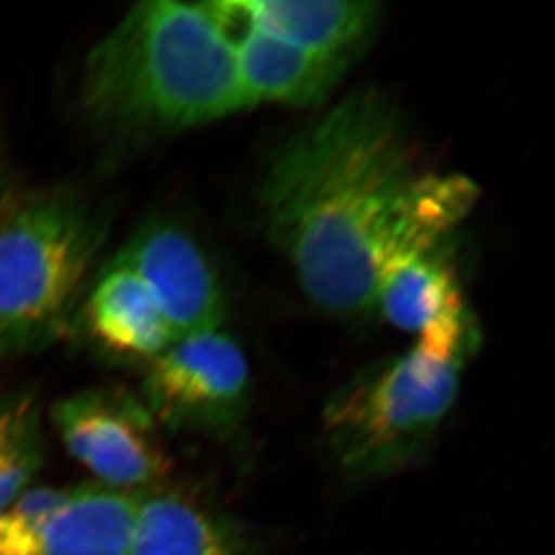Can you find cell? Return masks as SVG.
Segmentation results:
<instances>
[{
    "mask_svg": "<svg viewBox=\"0 0 555 555\" xmlns=\"http://www.w3.org/2000/svg\"><path fill=\"white\" fill-rule=\"evenodd\" d=\"M478 194L464 175L420 171L396 108L363 90L279 150L261 207L268 236L309 299L358 317L376 309L393 268L437 250Z\"/></svg>",
    "mask_w": 555,
    "mask_h": 555,
    "instance_id": "6da1fadb",
    "label": "cell"
},
{
    "mask_svg": "<svg viewBox=\"0 0 555 555\" xmlns=\"http://www.w3.org/2000/svg\"><path fill=\"white\" fill-rule=\"evenodd\" d=\"M81 108L117 139L191 130L250 108L232 38L210 2L133 5L90 49Z\"/></svg>",
    "mask_w": 555,
    "mask_h": 555,
    "instance_id": "7a4b0ae2",
    "label": "cell"
},
{
    "mask_svg": "<svg viewBox=\"0 0 555 555\" xmlns=\"http://www.w3.org/2000/svg\"><path fill=\"white\" fill-rule=\"evenodd\" d=\"M103 234L98 216L67 189L11 205L0 220V362L70 331Z\"/></svg>",
    "mask_w": 555,
    "mask_h": 555,
    "instance_id": "3957f363",
    "label": "cell"
},
{
    "mask_svg": "<svg viewBox=\"0 0 555 555\" xmlns=\"http://www.w3.org/2000/svg\"><path fill=\"white\" fill-rule=\"evenodd\" d=\"M464 363L415 346L338 388L324 435L344 475L372 480L409 466L453 409Z\"/></svg>",
    "mask_w": 555,
    "mask_h": 555,
    "instance_id": "277c9868",
    "label": "cell"
},
{
    "mask_svg": "<svg viewBox=\"0 0 555 555\" xmlns=\"http://www.w3.org/2000/svg\"><path fill=\"white\" fill-rule=\"evenodd\" d=\"M250 367L242 347L218 331L175 340L146 365L142 403L157 425L227 434L247 414Z\"/></svg>",
    "mask_w": 555,
    "mask_h": 555,
    "instance_id": "5b68a950",
    "label": "cell"
},
{
    "mask_svg": "<svg viewBox=\"0 0 555 555\" xmlns=\"http://www.w3.org/2000/svg\"><path fill=\"white\" fill-rule=\"evenodd\" d=\"M51 420L68 453L98 483L146 493L168 475L157 423L126 388L106 385L68 393L53 404Z\"/></svg>",
    "mask_w": 555,
    "mask_h": 555,
    "instance_id": "8992f818",
    "label": "cell"
},
{
    "mask_svg": "<svg viewBox=\"0 0 555 555\" xmlns=\"http://www.w3.org/2000/svg\"><path fill=\"white\" fill-rule=\"evenodd\" d=\"M150 289L175 338L220 330L223 286L191 232L169 220H152L116 254Z\"/></svg>",
    "mask_w": 555,
    "mask_h": 555,
    "instance_id": "52a82bcc",
    "label": "cell"
},
{
    "mask_svg": "<svg viewBox=\"0 0 555 555\" xmlns=\"http://www.w3.org/2000/svg\"><path fill=\"white\" fill-rule=\"evenodd\" d=\"M376 308L399 330L417 335L415 346L434 357L467 360L475 331L456 281L439 251L401 262L383 279Z\"/></svg>",
    "mask_w": 555,
    "mask_h": 555,
    "instance_id": "ba28073f",
    "label": "cell"
},
{
    "mask_svg": "<svg viewBox=\"0 0 555 555\" xmlns=\"http://www.w3.org/2000/svg\"><path fill=\"white\" fill-rule=\"evenodd\" d=\"M70 331L121 365H150L177 340L150 289L116 256L85 289Z\"/></svg>",
    "mask_w": 555,
    "mask_h": 555,
    "instance_id": "9c48e42d",
    "label": "cell"
},
{
    "mask_svg": "<svg viewBox=\"0 0 555 555\" xmlns=\"http://www.w3.org/2000/svg\"><path fill=\"white\" fill-rule=\"evenodd\" d=\"M142 494L90 482L0 555H128Z\"/></svg>",
    "mask_w": 555,
    "mask_h": 555,
    "instance_id": "30bf717a",
    "label": "cell"
},
{
    "mask_svg": "<svg viewBox=\"0 0 555 555\" xmlns=\"http://www.w3.org/2000/svg\"><path fill=\"white\" fill-rule=\"evenodd\" d=\"M242 29V35L232 42L251 106L262 101L294 106L313 105L335 89L347 70L349 60L299 48L250 26L245 18Z\"/></svg>",
    "mask_w": 555,
    "mask_h": 555,
    "instance_id": "8fae6325",
    "label": "cell"
},
{
    "mask_svg": "<svg viewBox=\"0 0 555 555\" xmlns=\"http://www.w3.org/2000/svg\"><path fill=\"white\" fill-rule=\"evenodd\" d=\"M250 26L313 53L351 60L369 42L382 13L377 2L236 0Z\"/></svg>",
    "mask_w": 555,
    "mask_h": 555,
    "instance_id": "7c38bea8",
    "label": "cell"
},
{
    "mask_svg": "<svg viewBox=\"0 0 555 555\" xmlns=\"http://www.w3.org/2000/svg\"><path fill=\"white\" fill-rule=\"evenodd\" d=\"M128 555H251L196 503L164 491L142 494Z\"/></svg>",
    "mask_w": 555,
    "mask_h": 555,
    "instance_id": "4fadbf2b",
    "label": "cell"
},
{
    "mask_svg": "<svg viewBox=\"0 0 555 555\" xmlns=\"http://www.w3.org/2000/svg\"><path fill=\"white\" fill-rule=\"evenodd\" d=\"M43 464L42 404L21 388L0 398V513L33 488Z\"/></svg>",
    "mask_w": 555,
    "mask_h": 555,
    "instance_id": "5bb4252c",
    "label": "cell"
},
{
    "mask_svg": "<svg viewBox=\"0 0 555 555\" xmlns=\"http://www.w3.org/2000/svg\"><path fill=\"white\" fill-rule=\"evenodd\" d=\"M68 488L38 486L27 489L0 513V546L11 545L29 534L65 500Z\"/></svg>",
    "mask_w": 555,
    "mask_h": 555,
    "instance_id": "9a60e30c",
    "label": "cell"
},
{
    "mask_svg": "<svg viewBox=\"0 0 555 555\" xmlns=\"http://www.w3.org/2000/svg\"><path fill=\"white\" fill-rule=\"evenodd\" d=\"M18 196L21 194L11 179L10 166H8L4 153L0 150V220L4 218L5 212L11 209V205L15 204Z\"/></svg>",
    "mask_w": 555,
    "mask_h": 555,
    "instance_id": "2e32d148",
    "label": "cell"
}]
</instances>
